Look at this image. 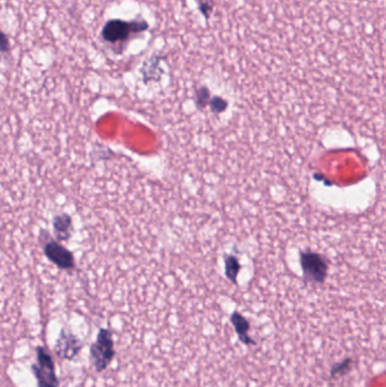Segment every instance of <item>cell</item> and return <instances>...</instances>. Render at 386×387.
<instances>
[{
	"mask_svg": "<svg viewBox=\"0 0 386 387\" xmlns=\"http://www.w3.org/2000/svg\"><path fill=\"white\" fill-rule=\"evenodd\" d=\"M352 363H353V361H352L351 358H347V359H344L343 361L335 363L331 369V377L335 378V377L343 376V375H345V373H348L350 370H351Z\"/></svg>",
	"mask_w": 386,
	"mask_h": 387,
	"instance_id": "cell-11",
	"label": "cell"
},
{
	"mask_svg": "<svg viewBox=\"0 0 386 387\" xmlns=\"http://www.w3.org/2000/svg\"><path fill=\"white\" fill-rule=\"evenodd\" d=\"M83 349V342L73 333L62 330L55 344V352L60 359L73 360Z\"/></svg>",
	"mask_w": 386,
	"mask_h": 387,
	"instance_id": "cell-5",
	"label": "cell"
},
{
	"mask_svg": "<svg viewBox=\"0 0 386 387\" xmlns=\"http://www.w3.org/2000/svg\"><path fill=\"white\" fill-rule=\"evenodd\" d=\"M300 263L305 278L309 281L322 283L327 274V265L324 260L315 252H304L300 257Z\"/></svg>",
	"mask_w": 386,
	"mask_h": 387,
	"instance_id": "cell-4",
	"label": "cell"
},
{
	"mask_svg": "<svg viewBox=\"0 0 386 387\" xmlns=\"http://www.w3.org/2000/svg\"><path fill=\"white\" fill-rule=\"evenodd\" d=\"M116 355L115 341L112 333L108 328H101L96 340L89 346V358L98 372H102L109 367Z\"/></svg>",
	"mask_w": 386,
	"mask_h": 387,
	"instance_id": "cell-2",
	"label": "cell"
},
{
	"mask_svg": "<svg viewBox=\"0 0 386 387\" xmlns=\"http://www.w3.org/2000/svg\"><path fill=\"white\" fill-rule=\"evenodd\" d=\"M195 2L197 3V5H199V10L201 11L205 19H210L213 13V0H195Z\"/></svg>",
	"mask_w": 386,
	"mask_h": 387,
	"instance_id": "cell-13",
	"label": "cell"
},
{
	"mask_svg": "<svg viewBox=\"0 0 386 387\" xmlns=\"http://www.w3.org/2000/svg\"><path fill=\"white\" fill-rule=\"evenodd\" d=\"M209 104L211 106V110L215 113H221L228 108V102L220 96L212 97V99L210 100Z\"/></svg>",
	"mask_w": 386,
	"mask_h": 387,
	"instance_id": "cell-14",
	"label": "cell"
},
{
	"mask_svg": "<svg viewBox=\"0 0 386 387\" xmlns=\"http://www.w3.org/2000/svg\"><path fill=\"white\" fill-rule=\"evenodd\" d=\"M147 29H149V24L141 17L131 22L110 20L103 26L101 37L105 41L109 43H119L127 41L132 37V34L144 32Z\"/></svg>",
	"mask_w": 386,
	"mask_h": 387,
	"instance_id": "cell-1",
	"label": "cell"
},
{
	"mask_svg": "<svg viewBox=\"0 0 386 387\" xmlns=\"http://www.w3.org/2000/svg\"><path fill=\"white\" fill-rule=\"evenodd\" d=\"M37 361H35L31 370L37 379L38 387H59L60 380L56 373V364L53 361L52 354L44 346H37Z\"/></svg>",
	"mask_w": 386,
	"mask_h": 387,
	"instance_id": "cell-3",
	"label": "cell"
},
{
	"mask_svg": "<svg viewBox=\"0 0 386 387\" xmlns=\"http://www.w3.org/2000/svg\"><path fill=\"white\" fill-rule=\"evenodd\" d=\"M226 264V275L232 283H237V277L240 271V264L235 256H227L224 260Z\"/></svg>",
	"mask_w": 386,
	"mask_h": 387,
	"instance_id": "cell-10",
	"label": "cell"
},
{
	"mask_svg": "<svg viewBox=\"0 0 386 387\" xmlns=\"http://www.w3.org/2000/svg\"><path fill=\"white\" fill-rule=\"evenodd\" d=\"M161 60H162V57L153 56L144 62V65H143L141 69L143 77H144V82L147 83L150 81H158L161 77V74H162L160 69Z\"/></svg>",
	"mask_w": 386,
	"mask_h": 387,
	"instance_id": "cell-8",
	"label": "cell"
},
{
	"mask_svg": "<svg viewBox=\"0 0 386 387\" xmlns=\"http://www.w3.org/2000/svg\"><path fill=\"white\" fill-rule=\"evenodd\" d=\"M71 226V219L68 214L57 215L53 219V228L59 240H67L69 238V229Z\"/></svg>",
	"mask_w": 386,
	"mask_h": 387,
	"instance_id": "cell-9",
	"label": "cell"
},
{
	"mask_svg": "<svg viewBox=\"0 0 386 387\" xmlns=\"http://www.w3.org/2000/svg\"><path fill=\"white\" fill-rule=\"evenodd\" d=\"M230 322L233 325V328H235L238 339L240 340V342H242L245 345H256L255 340L251 339L248 334L250 328L249 322L244 316L238 313V311H235V313H232L231 315Z\"/></svg>",
	"mask_w": 386,
	"mask_h": 387,
	"instance_id": "cell-7",
	"label": "cell"
},
{
	"mask_svg": "<svg viewBox=\"0 0 386 387\" xmlns=\"http://www.w3.org/2000/svg\"><path fill=\"white\" fill-rule=\"evenodd\" d=\"M8 49V39L6 34H3V52L5 53Z\"/></svg>",
	"mask_w": 386,
	"mask_h": 387,
	"instance_id": "cell-15",
	"label": "cell"
},
{
	"mask_svg": "<svg viewBox=\"0 0 386 387\" xmlns=\"http://www.w3.org/2000/svg\"><path fill=\"white\" fill-rule=\"evenodd\" d=\"M44 253L49 261L56 264L61 270H71L75 268L73 253L68 249L56 241H49L44 246Z\"/></svg>",
	"mask_w": 386,
	"mask_h": 387,
	"instance_id": "cell-6",
	"label": "cell"
},
{
	"mask_svg": "<svg viewBox=\"0 0 386 387\" xmlns=\"http://www.w3.org/2000/svg\"><path fill=\"white\" fill-rule=\"evenodd\" d=\"M210 90L208 87L202 86L196 94V104L199 108L203 109L205 105L210 103Z\"/></svg>",
	"mask_w": 386,
	"mask_h": 387,
	"instance_id": "cell-12",
	"label": "cell"
}]
</instances>
